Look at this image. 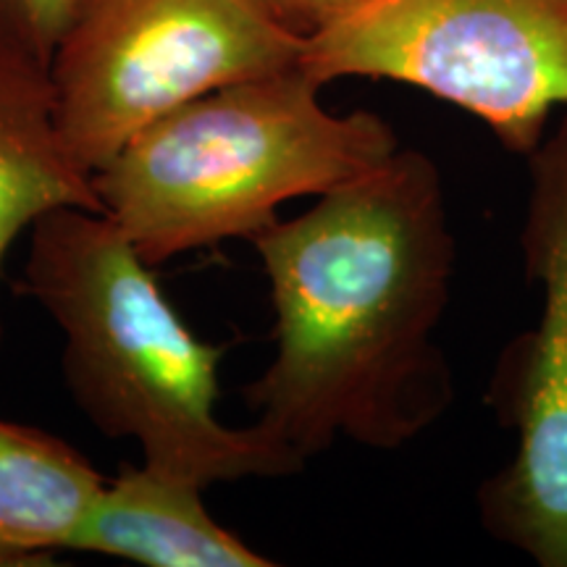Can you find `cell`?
Here are the masks:
<instances>
[{
  "mask_svg": "<svg viewBox=\"0 0 567 567\" xmlns=\"http://www.w3.org/2000/svg\"><path fill=\"white\" fill-rule=\"evenodd\" d=\"M302 48L258 0H76L48 66L55 122L95 174L166 113L300 66Z\"/></svg>",
  "mask_w": 567,
  "mask_h": 567,
  "instance_id": "277c9868",
  "label": "cell"
},
{
  "mask_svg": "<svg viewBox=\"0 0 567 567\" xmlns=\"http://www.w3.org/2000/svg\"><path fill=\"white\" fill-rule=\"evenodd\" d=\"M205 486L147 463L122 465L105 478L69 551L142 567H271L213 517Z\"/></svg>",
  "mask_w": 567,
  "mask_h": 567,
  "instance_id": "52a82bcc",
  "label": "cell"
},
{
  "mask_svg": "<svg viewBox=\"0 0 567 567\" xmlns=\"http://www.w3.org/2000/svg\"><path fill=\"white\" fill-rule=\"evenodd\" d=\"M252 245L276 344L243 389L255 423L308 463L337 442L396 452L450 413L455 375L439 329L457 239L429 153L400 145Z\"/></svg>",
  "mask_w": 567,
  "mask_h": 567,
  "instance_id": "6da1fadb",
  "label": "cell"
},
{
  "mask_svg": "<svg viewBox=\"0 0 567 567\" xmlns=\"http://www.w3.org/2000/svg\"><path fill=\"white\" fill-rule=\"evenodd\" d=\"M76 0H0V45L51 66Z\"/></svg>",
  "mask_w": 567,
  "mask_h": 567,
  "instance_id": "30bf717a",
  "label": "cell"
},
{
  "mask_svg": "<svg viewBox=\"0 0 567 567\" xmlns=\"http://www.w3.org/2000/svg\"><path fill=\"white\" fill-rule=\"evenodd\" d=\"M59 208L101 210L95 174L61 137L45 63L0 45V284L21 234Z\"/></svg>",
  "mask_w": 567,
  "mask_h": 567,
  "instance_id": "ba28073f",
  "label": "cell"
},
{
  "mask_svg": "<svg viewBox=\"0 0 567 567\" xmlns=\"http://www.w3.org/2000/svg\"><path fill=\"white\" fill-rule=\"evenodd\" d=\"M258 3L302 38H308L360 0H258Z\"/></svg>",
  "mask_w": 567,
  "mask_h": 567,
  "instance_id": "8fae6325",
  "label": "cell"
},
{
  "mask_svg": "<svg viewBox=\"0 0 567 567\" xmlns=\"http://www.w3.org/2000/svg\"><path fill=\"white\" fill-rule=\"evenodd\" d=\"M103 481L61 436L0 417V567L53 565Z\"/></svg>",
  "mask_w": 567,
  "mask_h": 567,
  "instance_id": "9c48e42d",
  "label": "cell"
},
{
  "mask_svg": "<svg viewBox=\"0 0 567 567\" xmlns=\"http://www.w3.org/2000/svg\"><path fill=\"white\" fill-rule=\"evenodd\" d=\"M300 66L323 87L410 84L528 158L567 105V0H360L305 38Z\"/></svg>",
  "mask_w": 567,
  "mask_h": 567,
  "instance_id": "5b68a950",
  "label": "cell"
},
{
  "mask_svg": "<svg viewBox=\"0 0 567 567\" xmlns=\"http://www.w3.org/2000/svg\"><path fill=\"white\" fill-rule=\"evenodd\" d=\"M321 90L292 66L166 113L97 168L101 210L153 268L252 243L289 200H316L402 145L384 116L326 109Z\"/></svg>",
  "mask_w": 567,
  "mask_h": 567,
  "instance_id": "3957f363",
  "label": "cell"
},
{
  "mask_svg": "<svg viewBox=\"0 0 567 567\" xmlns=\"http://www.w3.org/2000/svg\"><path fill=\"white\" fill-rule=\"evenodd\" d=\"M526 163L520 250L542 310L534 329L502 350L488 384L515 452L478 486L476 505L496 542L542 567H567V116Z\"/></svg>",
  "mask_w": 567,
  "mask_h": 567,
  "instance_id": "8992f818",
  "label": "cell"
},
{
  "mask_svg": "<svg viewBox=\"0 0 567 567\" xmlns=\"http://www.w3.org/2000/svg\"><path fill=\"white\" fill-rule=\"evenodd\" d=\"M21 292L59 329L74 405L97 434L137 444L142 463L205 488L305 471L260 423L218 417L226 350L189 329L103 210L59 208L32 226Z\"/></svg>",
  "mask_w": 567,
  "mask_h": 567,
  "instance_id": "7a4b0ae2",
  "label": "cell"
}]
</instances>
